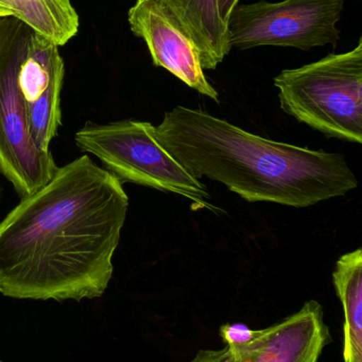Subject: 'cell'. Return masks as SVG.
I'll use <instances>...</instances> for the list:
<instances>
[{"label":"cell","instance_id":"1","mask_svg":"<svg viewBox=\"0 0 362 362\" xmlns=\"http://www.w3.org/2000/svg\"><path fill=\"white\" fill-rule=\"evenodd\" d=\"M128 210L123 182L87 155L59 168L0 221V293L57 302L102 297Z\"/></svg>","mask_w":362,"mask_h":362},{"label":"cell","instance_id":"4","mask_svg":"<svg viewBox=\"0 0 362 362\" xmlns=\"http://www.w3.org/2000/svg\"><path fill=\"white\" fill-rule=\"evenodd\" d=\"M74 142L81 152L97 157L121 182L176 194L191 200L193 209L217 212L205 185L168 154L150 122H89L77 132Z\"/></svg>","mask_w":362,"mask_h":362},{"label":"cell","instance_id":"16","mask_svg":"<svg viewBox=\"0 0 362 362\" xmlns=\"http://www.w3.org/2000/svg\"><path fill=\"white\" fill-rule=\"evenodd\" d=\"M0 18H4V13H2L1 8H0Z\"/></svg>","mask_w":362,"mask_h":362},{"label":"cell","instance_id":"14","mask_svg":"<svg viewBox=\"0 0 362 362\" xmlns=\"http://www.w3.org/2000/svg\"><path fill=\"white\" fill-rule=\"evenodd\" d=\"M191 362H238L231 351L225 346L222 350L200 351Z\"/></svg>","mask_w":362,"mask_h":362},{"label":"cell","instance_id":"8","mask_svg":"<svg viewBox=\"0 0 362 362\" xmlns=\"http://www.w3.org/2000/svg\"><path fill=\"white\" fill-rule=\"evenodd\" d=\"M65 67L59 47L32 32L18 81L27 107L30 134L38 148L49 151L62 121Z\"/></svg>","mask_w":362,"mask_h":362},{"label":"cell","instance_id":"5","mask_svg":"<svg viewBox=\"0 0 362 362\" xmlns=\"http://www.w3.org/2000/svg\"><path fill=\"white\" fill-rule=\"evenodd\" d=\"M31 33L17 19L0 18V172L21 198L44 187L59 169L52 153L40 150L32 139L19 87Z\"/></svg>","mask_w":362,"mask_h":362},{"label":"cell","instance_id":"2","mask_svg":"<svg viewBox=\"0 0 362 362\" xmlns=\"http://www.w3.org/2000/svg\"><path fill=\"white\" fill-rule=\"evenodd\" d=\"M155 136L193 177L222 183L249 202L307 208L358 187L344 155L266 139L202 110L176 106Z\"/></svg>","mask_w":362,"mask_h":362},{"label":"cell","instance_id":"17","mask_svg":"<svg viewBox=\"0 0 362 362\" xmlns=\"http://www.w3.org/2000/svg\"><path fill=\"white\" fill-rule=\"evenodd\" d=\"M0 362H1V361H0Z\"/></svg>","mask_w":362,"mask_h":362},{"label":"cell","instance_id":"13","mask_svg":"<svg viewBox=\"0 0 362 362\" xmlns=\"http://www.w3.org/2000/svg\"><path fill=\"white\" fill-rule=\"evenodd\" d=\"M256 335V329H250L242 323L225 325L220 327V336L225 346H239L248 344Z\"/></svg>","mask_w":362,"mask_h":362},{"label":"cell","instance_id":"10","mask_svg":"<svg viewBox=\"0 0 362 362\" xmlns=\"http://www.w3.org/2000/svg\"><path fill=\"white\" fill-rule=\"evenodd\" d=\"M165 6L199 49L202 68L214 70L222 63L232 47L227 25L219 14L217 0H157Z\"/></svg>","mask_w":362,"mask_h":362},{"label":"cell","instance_id":"12","mask_svg":"<svg viewBox=\"0 0 362 362\" xmlns=\"http://www.w3.org/2000/svg\"><path fill=\"white\" fill-rule=\"evenodd\" d=\"M334 285L344 308V362H362V250L340 257Z\"/></svg>","mask_w":362,"mask_h":362},{"label":"cell","instance_id":"6","mask_svg":"<svg viewBox=\"0 0 362 362\" xmlns=\"http://www.w3.org/2000/svg\"><path fill=\"white\" fill-rule=\"evenodd\" d=\"M344 4L346 0H261L238 4L227 21L230 45L240 50L278 46L308 51L336 46Z\"/></svg>","mask_w":362,"mask_h":362},{"label":"cell","instance_id":"7","mask_svg":"<svg viewBox=\"0 0 362 362\" xmlns=\"http://www.w3.org/2000/svg\"><path fill=\"white\" fill-rule=\"evenodd\" d=\"M130 29L144 40L153 65L215 102L219 93L208 82L202 68L199 49L179 19L157 0H136L128 12Z\"/></svg>","mask_w":362,"mask_h":362},{"label":"cell","instance_id":"9","mask_svg":"<svg viewBox=\"0 0 362 362\" xmlns=\"http://www.w3.org/2000/svg\"><path fill=\"white\" fill-rule=\"evenodd\" d=\"M329 340L322 305L310 300L282 322L256 329L248 344L227 348L238 362H319Z\"/></svg>","mask_w":362,"mask_h":362},{"label":"cell","instance_id":"15","mask_svg":"<svg viewBox=\"0 0 362 362\" xmlns=\"http://www.w3.org/2000/svg\"><path fill=\"white\" fill-rule=\"evenodd\" d=\"M217 1H218L219 14H220L221 19L227 25L232 12L238 6L239 0H217Z\"/></svg>","mask_w":362,"mask_h":362},{"label":"cell","instance_id":"3","mask_svg":"<svg viewBox=\"0 0 362 362\" xmlns=\"http://www.w3.org/2000/svg\"><path fill=\"white\" fill-rule=\"evenodd\" d=\"M281 108L329 138L362 142V38L349 52L283 70L273 80Z\"/></svg>","mask_w":362,"mask_h":362},{"label":"cell","instance_id":"11","mask_svg":"<svg viewBox=\"0 0 362 362\" xmlns=\"http://www.w3.org/2000/svg\"><path fill=\"white\" fill-rule=\"evenodd\" d=\"M0 8L4 18L17 19L57 47L67 44L80 27L70 0H0Z\"/></svg>","mask_w":362,"mask_h":362}]
</instances>
